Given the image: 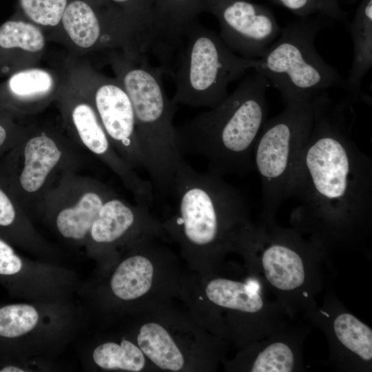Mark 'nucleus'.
Masks as SVG:
<instances>
[{"instance_id":"nucleus-1","label":"nucleus","mask_w":372,"mask_h":372,"mask_svg":"<svg viewBox=\"0 0 372 372\" xmlns=\"http://www.w3.org/2000/svg\"><path fill=\"white\" fill-rule=\"evenodd\" d=\"M351 101L335 102L327 90L313 96V121L289 192L294 215L336 237L370 218L372 162L353 141Z\"/></svg>"},{"instance_id":"nucleus-2","label":"nucleus","mask_w":372,"mask_h":372,"mask_svg":"<svg viewBox=\"0 0 372 372\" xmlns=\"http://www.w3.org/2000/svg\"><path fill=\"white\" fill-rule=\"evenodd\" d=\"M171 194L172 212L161 221L167 238L174 241L188 269L214 270L249 224L247 203L223 176L195 170L184 161L178 166Z\"/></svg>"},{"instance_id":"nucleus-3","label":"nucleus","mask_w":372,"mask_h":372,"mask_svg":"<svg viewBox=\"0 0 372 372\" xmlns=\"http://www.w3.org/2000/svg\"><path fill=\"white\" fill-rule=\"evenodd\" d=\"M270 87L254 70L220 104L175 128L180 152L203 157L209 172L221 176L254 169L253 152L267 121Z\"/></svg>"},{"instance_id":"nucleus-4","label":"nucleus","mask_w":372,"mask_h":372,"mask_svg":"<svg viewBox=\"0 0 372 372\" xmlns=\"http://www.w3.org/2000/svg\"><path fill=\"white\" fill-rule=\"evenodd\" d=\"M116 63L132 105L137 142L153 189L170 194L183 159L173 125L176 105L168 99L163 83L164 70L151 65L145 54H126Z\"/></svg>"},{"instance_id":"nucleus-5","label":"nucleus","mask_w":372,"mask_h":372,"mask_svg":"<svg viewBox=\"0 0 372 372\" xmlns=\"http://www.w3.org/2000/svg\"><path fill=\"white\" fill-rule=\"evenodd\" d=\"M174 53L171 75L175 92L171 101L176 105L216 107L228 96L229 85L257 63L234 52L197 20L186 29Z\"/></svg>"},{"instance_id":"nucleus-6","label":"nucleus","mask_w":372,"mask_h":372,"mask_svg":"<svg viewBox=\"0 0 372 372\" xmlns=\"http://www.w3.org/2000/svg\"><path fill=\"white\" fill-rule=\"evenodd\" d=\"M331 22L322 16L299 17L282 28L257 59L254 70L263 75L285 101L313 96L332 87L347 91L346 79L323 59L315 46L317 34Z\"/></svg>"},{"instance_id":"nucleus-7","label":"nucleus","mask_w":372,"mask_h":372,"mask_svg":"<svg viewBox=\"0 0 372 372\" xmlns=\"http://www.w3.org/2000/svg\"><path fill=\"white\" fill-rule=\"evenodd\" d=\"M313 96L285 101L283 110L266 121L256 142L254 169L260 179L267 217L289 198L290 184L313 124Z\"/></svg>"},{"instance_id":"nucleus-8","label":"nucleus","mask_w":372,"mask_h":372,"mask_svg":"<svg viewBox=\"0 0 372 372\" xmlns=\"http://www.w3.org/2000/svg\"><path fill=\"white\" fill-rule=\"evenodd\" d=\"M135 340L156 371H207L214 365L212 335L189 313L167 303L139 311Z\"/></svg>"},{"instance_id":"nucleus-9","label":"nucleus","mask_w":372,"mask_h":372,"mask_svg":"<svg viewBox=\"0 0 372 372\" xmlns=\"http://www.w3.org/2000/svg\"><path fill=\"white\" fill-rule=\"evenodd\" d=\"M161 240L155 236L137 239L133 253L119 262L110 279L112 295L137 304L139 311L180 300L187 269Z\"/></svg>"},{"instance_id":"nucleus-10","label":"nucleus","mask_w":372,"mask_h":372,"mask_svg":"<svg viewBox=\"0 0 372 372\" xmlns=\"http://www.w3.org/2000/svg\"><path fill=\"white\" fill-rule=\"evenodd\" d=\"M205 5L219 23L221 39L242 57L261 58L281 32L273 12L250 0H205Z\"/></svg>"},{"instance_id":"nucleus-11","label":"nucleus","mask_w":372,"mask_h":372,"mask_svg":"<svg viewBox=\"0 0 372 372\" xmlns=\"http://www.w3.org/2000/svg\"><path fill=\"white\" fill-rule=\"evenodd\" d=\"M90 234L95 242L103 244L117 242L130 234L167 239L161 220L151 213L149 207L141 205L132 207L116 198L104 202Z\"/></svg>"},{"instance_id":"nucleus-12","label":"nucleus","mask_w":372,"mask_h":372,"mask_svg":"<svg viewBox=\"0 0 372 372\" xmlns=\"http://www.w3.org/2000/svg\"><path fill=\"white\" fill-rule=\"evenodd\" d=\"M94 101L107 135L128 150L134 161L143 165L132 105L122 84L108 80L101 82L96 89Z\"/></svg>"},{"instance_id":"nucleus-13","label":"nucleus","mask_w":372,"mask_h":372,"mask_svg":"<svg viewBox=\"0 0 372 372\" xmlns=\"http://www.w3.org/2000/svg\"><path fill=\"white\" fill-rule=\"evenodd\" d=\"M347 28L353 43L351 67L346 79L347 92L352 101H366L369 97L362 93V81L372 66V0H361L353 19Z\"/></svg>"},{"instance_id":"nucleus-14","label":"nucleus","mask_w":372,"mask_h":372,"mask_svg":"<svg viewBox=\"0 0 372 372\" xmlns=\"http://www.w3.org/2000/svg\"><path fill=\"white\" fill-rule=\"evenodd\" d=\"M203 12L205 0H154L158 54L171 57L186 29Z\"/></svg>"},{"instance_id":"nucleus-15","label":"nucleus","mask_w":372,"mask_h":372,"mask_svg":"<svg viewBox=\"0 0 372 372\" xmlns=\"http://www.w3.org/2000/svg\"><path fill=\"white\" fill-rule=\"evenodd\" d=\"M61 152L48 136L42 134L31 138L24 149L25 165L20 183L27 192L37 191L61 156Z\"/></svg>"},{"instance_id":"nucleus-16","label":"nucleus","mask_w":372,"mask_h":372,"mask_svg":"<svg viewBox=\"0 0 372 372\" xmlns=\"http://www.w3.org/2000/svg\"><path fill=\"white\" fill-rule=\"evenodd\" d=\"M92 358L97 366L105 370L156 371L136 343L128 339L99 344L94 349Z\"/></svg>"},{"instance_id":"nucleus-17","label":"nucleus","mask_w":372,"mask_h":372,"mask_svg":"<svg viewBox=\"0 0 372 372\" xmlns=\"http://www.w3.org/2000/svg\"><path fill=\"white\" fill-rule=\"evenodd\" d=\"M103 203L99 194H85L74 207L65 209L59 214L56 218L59 231L65 238H83L90 231Z\"/></svg>"},{"instance_id":"nucleus-18","label":"nucleus","mask_w":372,"mask_h":372,"mask_svg":"<svg viewBox=\"0 0 372 372\" xmlns=\"http://www.w3.org/2000/svg\"><path fill=\"white\" fill-rule=\"evenodd\" d=\"M118 8L132 26L142 45L147 52L158 48L155 25L154 0H107Z\"/></svg>"},{"instance_id":"nucleus-19","label":"nucleus","mask_w":372,"mask_h":372,"mask_svg":"<svg viewBox=\"0 0 372 372\" xmlns=\"http://www.w3.org/2000/svg\"><path fill=\"white\" fill-rule=\"evenodd\" d=\"M338 340L364 361L372 359V330L351 313L338 315L333 323Z\"/></svg>"},{"instance_id":"nucleus-20","label":"nucleus","mask_w":372,"mask_h":372,"mask_svg":"<svg viewBox=\"0 0 372 372\" xmlns=\"http://www.w3.org/2000/svg\"><path fill=\"white\" fill-rule=\"evenodd\" d=\"M45 45L41 30L32 23L10 20L0 25V51L22 50L36 52Z\"/></svg>"},{"instance_id":"nucleus-21","label":"nucleus","mask_w":372,"mask_h":372,"mask_svg":"<svg viewBox=\"0 0 372 372\" xmlns=\"http://www.w3.org/2000/svg\"><path fill=\"white\" fill-rule=\"evenodd\" d=\"M72 116L84 145L96 154H107L110 143L107 133L93 108L86 103L79 104L74 108Z\"/></svg>"},{"instance_id":"nucleus-22","label":"nucleus","mask_w":372,"mask_h":372,"mask_svg":"<svg viewBox=\"0 0 372 372\" xmlns=\"http://www.w3.org/2000/svg\"><path fill=\"white\" fill-rule=\"evenodd\" d=\"M36 309L25 304H10L0 308V336L13 338L25 335L37 324Z\"/></svg>"},{"instance_id":"nucleus-23","label":"nucleus","mask_w":372,"mask_h":372,"mask_svg":"<svg viewBox=\"0 0 372 372\" xmlns=\"http://www.w3.org/2000/svg\"><path fill=\"white\" fill-rule=\"evenodd\" d=\"M52 85V76L41 69H28L14 72L6 83L9 92L21 98L46 93Z\"/></svg>"},{"instance_id":"nucleus-24","label":"nucleus","mask_w":372,"mask_h":372,"mask_svg":"<svg viewBox=\"0 0 372 372\" xmlns=\"http://www.w3.org/2000/svg\"><path fill=\"white\" fill-rule=\"evenodd\" d=\"M298 17L322 16L330 20L346 23L347 12L342 0H274Z\"/></svg>"},{"instance_id":"nucleus-25","label":"nucleus","mask_w":372,"mask_h":372,"mask_svg":"<svg viewBox=\"0 0 372 372\" xmlns=\"http://www.w3.org/2000/svg\"><path fill=\"white\" fill-rule=\"evenodd\" d=\"M293 351L286 344L273 342L261 351L249 367L252 372H290L294 367Z\"/></svg>"},{"instance_id":"nucleus-26","label":"nucleus","mask_w":372,"mask_h":372,"mask_svg":"<svg viewBox=\"0 0 372 372\" xmlns=\"http://www.w3.org/2000/svg\"><path fill=\"white\" fill-rule=\"evenodd\" d=\"M68 0H19L24 14L36 23L55 26L62 19Z\"/></svg>"},{"instance_id":"nucleus-27","label":"nucleus","mask_w":372,"mask_h":372,"mask_svg":"<svg viewBox=\"0 0 372 372\" xmlns=\"http://www.w3.org/2000/svg\"><path fill=\"white\" fill-rule=\"evenodd\" d=\"M22 268L21 258L7 243L0 239V275H13Z\"/></svg>"},{"instance_id":"nucleus-28","label":"nucleus","mask_w":372,"mask_h":372,"mask_svg":"<svg viewBox=\"0 0 372 372\" xmlns=\"http://www.w3.org/2000/svg\"><path fill=\"white\" fill-rule=\"evenodd\" d=\"M14 208L5 193L0 189V225L8 226L14 220Z\"/></svg>"},{"instance_id":"nucleus-29","label":"nucleus","mask_w":372,"mask_h":372,"mask_svg":"<svg viewBox=\"0 0 372 372\" xmlns=\"http://www.w3.org/2000/svg\"><path fill=\"white\" fill-rule=\"evenodd\" d=\"M23 369L15 366H7L2 368L0 372H23Z\"/></svg>"},{"instance_id":"nucleus-30","label":"nucleus","mask_w":372,"mask_h":372,"mask_svg":"<svg viewBox=\"0 0 372 372\" xmlns=\"http://www.w3.org/2000/svg\"><path fill=\"white\" fill-rule=\"evenodd\" d=\"M6 138V131L5 128L0 125V146L3 144Z\"/></svg>"},{"instance_id":"nucleus-31","label":"nucleus","mask_w":372,"mask_h":372,"mask_svg":"<svg viewBox=\"0 0 372 372\" xmlns=\"http://www.w3.org/2000/svg\"><path fill=\"white\" fill-rule=\"evenodd\" d=\"M342 1H343V0H342ZM346 1H347V0H346ZM347 1H348V0H347ZM350 1H353V0H350Z\"/></svg>"}]
</instances>
